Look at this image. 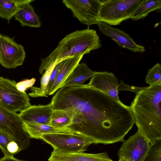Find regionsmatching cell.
<instances>
[{"label": "cell", "mask_w": 161, "mask_h": 161, "mask_svg": "<svg viewBox=\"0 0 161 161\" xmlns=\"http://www.w3.org/2000/svg\"><path fill=\"white\" fill-rule=\"evenodd\" d=\"M53 110L66 112L72 119L71 131L104 145L123 142L135 123L130 106L87 86L61 88L53 97Z\"/></svg>", "instance_id": "1"}, {"label": "cell", "mask_w": 161, "mask_h": 161, "mask_svg": "<svg viewBox=\"0 0 161 161\" xmlns=\"http://www.w3.org/2000/svg\"><path fill=\"white\" fill-rule=\"evenodd\" d=\"M130 106L138 131L150 144L161 140V84L142 87Z\"/></svg>", "instance_id": "2"}, {"label": "cell", "mask_w": 161, "mask_h": 161, "mask_svg": "<svg viewBox=\"0 0 161 161\" xmlns=\"http://www.w3.org/2000/svg\"><path fill=\"white\" fill-rule=\"evenodd\" d=\"M101 46L96 31L87 28L75 31L61 40L57 47L48 56L41 58L39 72L40 74H42L47 65L53 61L89 54Z\"/></svg>", "instance_id": "3"}, {"label": "cell", "mask_w": 161, "mask_h": 161, "mask_svg": "<svg viewBox=\"0 0 161 161\" xmlns=\"http://www.w3.org/2000/svg\"><path fill=\"white\" fill-rule=\"evenodd\" d=\"M144 0H103L98 22L110 25H119L131 18L137 8Z\"/></svg>", "instance_id": "4"}, {"label": "cell", "mask_w": 161, "mask_h": 161, "mask_svg": "<svg viewBox=\"0 0 161 161\" xmlns=\"http://www.w3.org/2000/svg\"><path fill=\"white\" fill-rule=\"evenodd\" d=\"M40 139L51 145L54 150L63 153L84 152L93 144L88 138L73 132L44 134Z\"/></svg>", "instance_id": "5"}, {"label": "cell", "mask_w": 161, "mask_h": 161, "mask_svg": "<svg viewBox=\"0 0 161 161\" xmlns=\"http://www.w3.org/2000/svg\"><path fill=\"white\" fill-rule=\"evenodd\" d=\"M14 80L0 77V106L14 113L21 112L31 106L25 92L16 88Z\"/></svg>", "instance_id": "6"}, {"label": "cell", "mask_w": 161, "mask_h": 161, "mask_svg": "<svg viewBox=\"0 0 161 161\" xmlns=\"http://www.w3.org/2000/svg\"><path fill=\"white\" fill-rule=\"evenodd\" d=\"M0 130L5 133L17 143L21 151L27 149L31 138L24 130L18 114L0 106Z\"/></svg>", "instance_id": "7"}, {"label": "cell", "mask_w": 161, "mask_h": 161, "mask_svg": "<svg viewBox=\"0 0 161 161\" xmlns=\"http://www.w3.org/2000/svg\"><path fill=\"white\" fill-rule=\"evenodd\" d=\"M103 0H63L62 3L72 12L74 17L87 26L98 23V18Z\"/></svg>", "instance_id": "8"}, {"label": "cell", "mask_w": 161, "mask_h": 161, "mask_svg": "<svg viewBox=\"0 0 161 161\" xmlns=\"http://www.w3.org/2000/svg\"><path fill=\"white\" fill-rule=\"evenodd\" d=\"M14 37L0 33V64L7 69L22 65L26 57L24 47L16 42Z\"/></svg>", "instance_id": "9"}, {"label": "cell", "mask_w": 161, "mask_h": 161, "mask_svg": "<svg viewBox=\"0 0 161 161\" xmlns=\"http://www.w3.org/2000/svg\"><path fill=\"white\" fill-rule=\"evenodd\" d=\"M151 144L138 131L123 142L118 152L119 158L127 161H143L149 151Z\"/></svg>", "instance_id": "10"}, {"label": "cell", "mask_w": 161, "mask_h": 161, "mask_svg": "<svg viewBox=\"0 0 161 161\" xmlns=\"http://www.w3.org/2000/svg\"><path fill=\"white\" fill-rule=\"evenodd\" d=\"M119 85L117 78L114 74L104 71L98 72L86 85L101 91L118 102H121L118 96Z\"/></svg>", "instance_id": "11"}, {"label": "cell", "mask_w": 161, "mask_h": 161, "mask_svg": "<svg viewBox=\"0 0 161 161\" xmlns=\"http://www.w3.org/2000/svg\"><path fill=\"white\" fill-rule=\"evenodd\" d=\"M97 25L103 34L113 40L120 47L134 52L143 53L145 51L144 47L137 44L128 34L124 31L103 22H98Z\"/></svg>", "instance_id": "12"}, {"label": "cell", "mask_w": 161, "mask_h": 161, "mask_svg": "<svg viewBox=\"0 0 161 161\" xmlns=\"http://www.w3.org/2000/svg\"><path fill=\"white\" fill-rule=\"evenodd\" d=\"M53 111L50 103L45 105H31L18 115L22 122L50 125Z\"/></svg>", "instance_id": "13"}, {"label": "cell", "mask_w": 161, "mask_h": 161, "mask_svg": "<svg viewBox=\"0 0 161 161\" xmlns=\"http://www.w3.org/2000/svg\"><path fill=\"white\" fill-rule=\"evenodd\" d=\"M48 161H114L105 151L97 153L84 152L63 153L54 150Z\"/></svg>", "instance_id": "14"}, {"label": "cell", "mask_w": 161, "mask_h": 161, "mask_svg": "<svg viewBox=\"0 0 161 161\" xmlns=\"http://www.w3.org/2000/svg\"><path fill=\"white\" fill-rule=\"evenodd\" d=\"M97 72L90 69L85 63H79L63 82L59 88L65 86H85L84 82Z\"/></svg>", "instance_id": "15"}, {"label": "cell", "mask_w": 161, "mask_h": 161, "mask_svg": "<svg viewBox=\"0 0 161 161\" xmlns=\"http://www.w3.org/2000/svg\"><path fill=\"white\" fill-rule=\"evenodd\" d=\"M84 55L70 57L64 59L52 88L49 95H52L58 90L72 71L78 64Z\"/></svg>", "instance_id": "16"}, {"label": "cell", "mask_w": 161, "mask_h": 161, "mask_svg": "<svg viewBox=\"0 0 161 161\" xmlns=\"http://www.w3.org/2000/svg\"><path fill=\"white\" fill-rule=\"evenodd\" d=\"M22 122L24 130L32 138L40 139L41 136L44 134L72 132L68 128L58 129L50 125L37 123Z\"/></svg>", "instance_id": "17"}, {"label": "cell", "mask_w": 161, "mask_h": 161, "mask_svg": "<svg viewBox=\"0 0 161 161\" xmlns=\"http://www.w3.org/2000/svg\"><path fill=\"white\" fill-rule=\"evenodd\" d=\"M14 17L23 27L39 28L41 25L39 18L30 4L22 6L15 14Z\"/></svg>", "instance_id": "18"}, {"label": "cell", "mask_w": 161, "mask_h": 161, "mask_svg": "<svg viewBox=\"0 0 161 161\" xmlns=\"http://www.w3.org/2000/svg\"><path fill=\"white\" fill-rule=\"evenodd\" d=\"M33 0H0V18L9 23L17 11L23 6L30 4Z\"/></svg>", "instance_id": "19"}, {"label": "cell", "mask_w": 161, "mask_h": 161, "mask_svg": "<svg viewBox=\"0 0 161 161\" xmlns=\"http://www.w3.org/2000/svg\"><path fill=\"white\" fill-rule=\"evenodd\" d=\"M63 60L53 61L47 65L40 79V87L32 86L30 87L31 92L29 93L30 97H47V86L51 73L56 65Z\"/></svg>", "instance_id": "20"}, {"label": "cell", "mask_w": 161, "mask_h": 161, "mask_svg": "<svg viewBox=\"0 0 161 161\" xmlns=\"http://www.w3.org/2000/svg\"><path fill=\"white\" fill-rule=\"evenodd\" d=\"M161 8V0H144L135 10L131 19L135 20L143 19L149 13Z\"/></svg>", "instance_id": "21"}, {"label": "cell", "mask_w": 161, "mask_h": 161, "mask_svg": "<svg viewBox=\"0 0 161 161\" xmlns=\"http://www.w3.org/2000/svg\"><path fill=\"white\" fill-rule=\"evenodd\" d=\"M72 122L71 118L65 111L53 110L50 125L58 129L68 128Z\"/></svg>", "instance_id": "22"}, {"label": "cell", "mask_w": 161, "mask_h": 161, "mask_svg": "<svg viewBox=\"0 0 161 161\" xmlns=\"http://www.w3.org/2000/svg\"><path fill=\"white\" fill-rule=\"evenodd\" d=\"M145 80L146 83L149 85L161 84V66L159 63L156 64L148 70Z\"/></svg>", "instance_id": "23"}, {"label": "cell", "mask_w": 161, "mask_h": 161, "mask_svg": "<svg viewBox=\"0 0 161 161\" xmlns=\"http://www.w3.org/2000/svg\"><path fill=\"white\" fill-rule=\"evenodd\" d=\"M143 161H161V140L151 144L149 151Z\"/></svg>", "instance_id": "24"}, {"label": "cell", "mask_w": 161, "mask_h": 161, "mask_svg": "<svg viewBox=\"0 0 161 161\" xmlns=\"http://www.w3.org/2000/svg\"><path fill=\"white\" fill-rule=\"evenodd\" d=\"M13 141L14 140L9 135L0 130V148L3 153L4 156L10 157L7 147L8 144Z\"/></svg>", "instance_id": "25"}, {"label": "cell", "mask_w": 161, "mask_h": 161, "mask_svg": "<svg viewBox=\"0 0 161 161\" xmlns=\"http://www.w3.org/2000/svg\"><path fill=\"white\" fill-rule=\"evenodd\" d=\"M64 60L59 62L56 65L51 73L47 86V95H49L52 86L55 80L59 70L62 65Z\"/></svg>", "instance_id": "26"}, {"label": "cell", "mask_w": 161, "mask_h": 161, "mask_svg": "<svg viewBox=\"0 0 161 161\" xmlns=\"http://www.w3.org/2000/svg\"><path fill=\"white\" fill-rule=\"evenodd\" d=\"M36 81V79L33 78L31 79H26L20 81L16 84L17 89L20 92H25L28 88L32 86Z\"/></svg>", "instance_id": "27"}, {"label": "cell", "mask_w": 161, "mask_h": 161, "mask_svg": "<svg viewBox=\"0 0 161 161\" xmlns=\"http://www.w3.org/2000/svg\"><path fill=\"white\" fill-rule=\"evenodd\" d=\"M7 150L10 157H14V155L21 151L19 145L14 141H11L8 144Z\"/></svg>", "instance_id": "28"}, {"label": "cell", "mask_w": 161, "mask_h": 161, "mask_svg": "<svg viewBox=\"0 0 161 161\" xmlns=\"http://www.w3.org/2000/svg\"><path fill=\"white\" fill-rule=\"evenodd\" d=\"M0 161H25L18 159L14 157H5L0 158Z\"/></svg>", "instance_id": "29"}, {"label": "cell", "mask_w": 161, "mask_h": 161, "mask_svg": "<svg viewBox=\"0 0 161 161\" xmlns=\"http://www.w3.org/2000/svg\"><path fill=\"white\" fill-rule=\"evenodd\" d=\"M119 160L118 161H127L126 160L125 158L123 157H120L119 158Z\"/></svg>", "instance_id": "30"}, {"label": "cell", "mask_w": 161, "mask_h": 161, "mask_svg": "<svg viewBox=\"0 0 161 161\" xmlns=\"http://www.w3.org/2000/svg\"></svg>", "instance_id": "31"}]
</instances>
